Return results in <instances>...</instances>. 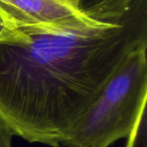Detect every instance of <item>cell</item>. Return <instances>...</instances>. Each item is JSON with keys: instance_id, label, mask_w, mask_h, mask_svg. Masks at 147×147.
Instances as JSON below:
<instances>
[{"instance_id": "obj_1", "label": "cell", "mask_w": 147, "mask_h": 147, "mask_svg": "<svg viewBox=\"0 0 147 147\" xmlns=\"http://www.w3.org/2000/svg\"><path fill=\"white\" fill-rule=\"evenodd\" d=\"M147 0H103L86 22L14 28L0 40V120L61 146L125 58L147 43Z\"/></svg>"}, {"instance_id": "obj_2", "label": "cell", "mask_w": 147, "mask_h": 147, "mask_svg": "<svg viewBox=\"0 0 147 147\" xmlns=\"http://www.w3.org/2000/svg\"><path fill=\"white\" fill-rule=\"evenodd\" d=\"M146 50L142 44L125 58L61 146L109 147L130 135L146 108Z\"/></svg>"}, {"instance_id": "obj_3", "label": "cell", "mask_w": 147, "mask_h": 147, "mask_svg": "<svg viewBox=\"0 0 147 147\" xmlns=\"http://www.w3.org/2000/svg\"><path fill=\"white\" fill-rule=\"evenodd\" d=\"M96 11V5L84 10L68 0H0V15L12 29L86 22Z\"/></svg>"}, {"instance_id": "obj_4", "label": "cell", "mask_w": 147, "mask_h": 147, "mask_svg": "<svg viewBox=\"0 0 147 147\" xmlns=\"http://www.w3.org/2000/svg\"><path fill=\"white\" fill-rule=\"evenodd\" d=\"M127 139L125 147H147L146 108L142 111L134 130Z\"/></svg>"}, {"instance_id": "obj_5", "label": "cell", "mask_w": 147, "mask_h": 147, "mask_svg": "<svg viewBox=\"0 0 147 147\" xmlns=\"http://www.w3.org/2000/svg\"><path fill=\"white\" fill-rule=\"evenodd\" d=\"M13 134L0 120V147H13Z\"/></svg>"}, {"instance_id": "obj_6", "label": "cell", "mask_w": 147, "mask_h": 147, "mask_svg": "<svg viewBox=\"0 0 147 147\" xmlns=\"http://www.w3.org/2000/svg\"><path fill=\"white\" fill-rule=\"evenodd\" d=\"M12 32V28L7 24L5 20L0 15V40L6 38Z\"/></svg>"}, {"instance_id": "obj_7", "label": "cell", "mask_w": 147, "mask_h": 147, "mask_svg": "<svg viewBox=\"0 0 147 147\" xmlns=\"http://www.w3.org/2000/svg\"><path fill=\"white\" fill-rule=\"evenodd\" d=\"M68 1H71V2H74V3H76L77 4H78V3H77V0H68Z\"/></svg>"}]
</instances>
